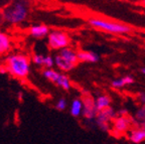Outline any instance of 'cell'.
Here are the masks:
<instances>
[{"label": "cell", "mask_w": 145, "mask_h": 144, "mask_svg": "<svg viewBox=\"0 0 145 144\" xmlns=\"http://www.w3.org/2000/svg\"><path fill=\"white\" fill-rule=\"evenodd\" d=\"M5 69L17 79H25L30 72L29 58L21 52H15L7 56L5 60Z\"/></svg>", "instance_id": "cell-1"}, {"label": "cell", "mask_w": 145, "mask_h": 144, "mask_svg": "<svg viewBox=\"0 0 145 144\" xmlns=\"http://www.w3.org/2000/svg\"><path fill=\"white\" fill-rule=\"evenodd\" d=\"M28 16V6L25 0H17L2 11V17L9 24H19Z\"/></svg>", "instance_id": "cell-2"}, {"label": "cell", "mask_w": 145, "mask_h": 144, "mask_svg": "<svg viewBox=\"0 0 145 144\" xmlns=\"http://www.w3.org/2000/svg\"><path fill=\"white\" fill-rule=\"evenodd\" d=\"M78 52L72 47L68 46L59 50L54 56V65L61 72H71L76 68L79 63Z\"/></svg>", "instance_id": "cell-3"}, {"label": "cell", "mask_w": 145, "mask_h": 144, "mask_svg": "<svg viewBox=\"0 0 145 144\" xmlns=\"http://www.w3.org/2000/svg\"><path fill=\"white\" fill-rule=\"evenodd\" d=\"M88 23L93 26L94 28H98L105 32H109L112 34H127L131 32V27L123 23L116 22V21H110L102 18L92 17L88 19Z\"/></svg>", "instance_id": "cell-4"}, {"label": "cell", "mask_w": 145, "mask_h": 144, "mask_svg": "<svg viewBox=\"0 0 145 144\" xmlns=\"http://www.w3.org/2000/svg\"><path fill=\"white\" fill-rule=\"evenodd\" d=\"M71 38L68 33L63 30H52L48 35V45L50 50H61L65 47L70 46Z\"/></svg>", "instance_id": "cell-5"}, {"label": "cell", "mask_w": 145, "mask_h": 144, "mask_svg": "<svg viewBox=\"0 0 145 144\" xmlns=\"http://www.w3.org/2000/svg\"><path fill=\"white\" fill-rule=\"evenodd\" d=\"M116 118V112L113 108L109 107L104 110H101L98 112L97 116H96V124L99 127L100 130L107 131L110 130V124Z\"/></svg>", "instance_id": "cell-6"}, {"label": "cell", "mask_w": 145, "mask_h": 144, "mask_svg": "<svg viewBox=\"0 0 145 144\" xmlns=\"http://www.w3.org/2000/svg\"><path fill=\"white\" fill-rule=\"evenodd\" d=\"M82 101H83V116L88 120H93L96 119V116L98 114V109L96 107L95 99L92 97V95L86 93L83 95L82 97Z\"/></svg>", "instance_id": "cell-7"}, {"label": "cell", "mask_w": 145, "mask_h": 144, "mask_svg": "<svg viewBox=\"0 0 145 144\" xmlns=\"http://www.w3.org/2000/svg\"><path fill=\"white\" fill-rule=\"evenodd\" d=\"M131 124L132 121L130 118L127 117L126 115H120L114 119L113 127L117 133H125L130 129Z\"/></svg>", "instance_id": "cell-8"}, {"label": "cell", "mask_w": 145, "mask_h": 144, "mask_svg": "<svg viewBox=\"0 0 145 144\" xmlns=\"http://www.w3.org/2000/svg\"><path fill=\"white\" fill-rule=\"evenodd\" d=\"M50 30L44 24H34L29 28V34L34 38H43L50 34Z\"/></svg>", "instance_id": "cell-9"}, {"label": "cell", "mask_w": 145, "mask_h": 144, "mask_svg": "<svg viewBox=\"0 0 145 144\" xmlns=\"http://www.w3.org/2000/svg\"><path fill=\"white\" fill-rule=\"evenodd\" d=\"M12 47V41L10 36L0 30V56L10 52Z\"/></svg>", "instance_id": "cell-10"}, {"label": "cell", "mask_w": 145, "mask_h": 144, "mask_svg": "<svg viewBox=\"0 0 145 144\" xmlns=\"http://www.w3.org/2000/svg\"><path fill=\"white\" fill-rule=\"evenodd\" d=\"M78 59L81 63H97L100 60L96 52L91 50H81L78 52Z\"/></svg>", "instance_id": "cell-11"}, {"label": "cell", "mask_w": 145, "mask_h": 144, "mask_svg": "<svg viewBox=\"0 0 145 144\" xmlns=\"http://www.w3.org/2000/svg\"><path fill=\"white\" fill-rule=\"evenodd\" d=\"M129 140L134 144H139L141 142L145 141V130H143L141 127L131 130L129 134Z\"/></svg>", "instance_id": "cell-12"}, {"label": "cell", "mask_w": 145, "mask_h": 144, "mask_svg": "<svg viewBox=\"0 0 145 144\" xmlns=\"http://www.w3.org/2000/svg\"><path fill=\"white\" fill-rule=\"evenodd\" d=\"M83 108H84V105H83L82 99L76 98V99L72 100V104H71L70 114L72 117H80L81 115H83Z\"/></svg>", "instance_id": "cell-13"}, {"label": "cell", "mask_w": 145, "mask_h": 144, "mask_svg": "<svg viewBox=\"0 0 145 144\" xmlns=\"http://www.w3.org/2000/svg\"><path fill=\"white\" fill-rule=\"evenodd\" d=\"M134 83V78L132 76H124L122 78H118L111 82V86L115 89H121L125 86H130Z\"/></svg>", "instance_id": "cell-14"}, {"label": "cell", "mask_w": 145, "mask_h": 144, "mask_svg": "<svg viewBox=\"0 0 145 144\" xmlns=\"http://www.w3.org/2000/svg\"><path fill=\"white\" fill-rule=\"evenodd\" d=\"M111 98L110 96L106 94H102L99 95L97 98L95 99V103H96V107H97L98 111L104 110V109H107L111 106Z\"/></svg>", "instance_id": "cell-15"}, {"label": "cell", "mask_w": 145, "mask_h": 144, "mask_svg": "<svg viewBox=\"0 0 145 144\" xmlns=\"http://www.w3.org/2000/svg\"><path fill=\"white\" fill-rule=\"evenodd\" d=\"M54 84H56L57 87H59V88L63 89V90H66V91H69L72 88V83H71L70 78H69L67 75L61 74V73L59 74V76H57Z\"/></svg>", "instance_id": "cell-16"}, {"label": "cell", "mask_w": 145, "mask_h": 144, "mask_svg": "<svg viewBox=\"0 0 145 144\" xmlns=\"http://www.w3.org/2000/svg\"><path fill=\"white\" fill-rule=\"evenodd\" d=\"M59 74V72L54 70V69H44L42 72V75L45 79L48 80V81L54 84V82H56V80H57Z\"/></svg>", "instance_id": "cell-17"}, {"label": "cell", "mask_w": 145, "mask_h": 144, "mask_svg": "<svg viewBox=\"0 0 145 144\" xmlns=\"http://www.w3.org/2000/svg\"><path fill=\"white\" fill-rule=\"evenodd\" d=\"M44 58L45 56L44 54H34L31 58V61L34 65H40L42 67L43 65V62H44Z\"/></svg>", "instance_id": "cell-18"}, {"label": "cell", "mask_w": 145, "mask_h": 144, "mask_svg": "<svg viewBox=\"0 0 145 144\" xmlns=\"http://www.w3.org/2000/svg\"><path fill=\"white\" fill-rule=\"evenodd\" d=\"M135 120L139 123H142L145 120V106H142L136 111L135 113Z\"/></svg>", "instance_id": "cell-19"}, {"label": "cell", "mask_w": 145, "mask_h": 144, "mask_svg": "<svg viewBox=\"0 0 145 144\" xmlns=\"http://www.w3.org/2000/svg\"><path fill=\"white\" fill-rule=\"evenodd\" d=\"M54 65V58H52V56L48 54L45 56L44 62H43V68L44 69H52V67Z\"/></svg>", "instance_id": "cell-20"}, {"label": "cell", "mask_w": 145, "mask_h": 144, "mask_svg": "<svg viewBox=\"0 0 145 144\" xmlns=\"http://www.w3.org/2000/svg\"><path fill=\"white\" fill-rule=\"evenodd\" d=\"M67 106H68V103H67V100L65 98H61L59 101L56 104V109L59 111H63L66 110Z\"/></svg>", "instance_id": "cell-21"}, {"label": "cell", "mask_w": 145, "mask_h": 144, "mask_svg": "<svg viewBox=\"0 0 145 144\" xmlns=\"http://www.w3.org/2000/svg\"><path fill=\"white\" fill-rule=\"evenodd\" d=\"M138 100L141 104H142V106H145V93H140L138 94Z\"/></svg>", "instance_id": "cell-22"}, {"label": "cell", "mask_w": 145, "mask_h": 144, "mask_svg": "<svg viewBox=\"0 0 145 144\" xmlns=\"http://www.w3.org/2000/svg\"><path fill=\"white\" fill-rule=\"evenodd\" d=\"M140 127L143 129V130H145V120L142 122V123H140Z\"/></svg>", "instance_id": "cell-23"}, {"label": "cell", "mask_w": 145, "mask_h": 144, "mask_svg": "<svg viewBox=\"0 0 145 144\" xmlns=\"http://www.w3.org/2000/svg\"><path fill=\"white\" fill-rule=\"evenodd\" d=\"M141 73H142L143 75H145V68H143L142 70H141Z\"/></svg>", "instance_id": "cell-24"}, {"label": "cell", "mask_w": 145, "mask_h": 144, "mask_svg": "<svg viewBox=\"0 0 145 144\" xmlns=\"http://www.w3.org/2000/svg\"><path fill=\"white\" fill-rule=\"evenodd\" d=\"M141 2H142V3H143V4H144V5H145V0H141Z\"/></svg>", "instance_id": "cell-25"}, {"label": "cell", "mask_w": 145, "mask_h": 144, "mask_svg": "<svg viewBox=\"0 0 145 144\" xmlns=\"http://www.w3.org/2000/svg\"><path fill=\"white\" fill-rule=\"evenodd\" d=\"M125 1H133V0H125Z\"/></svg>", "instance_id": "cell-26"}]
</instances>
